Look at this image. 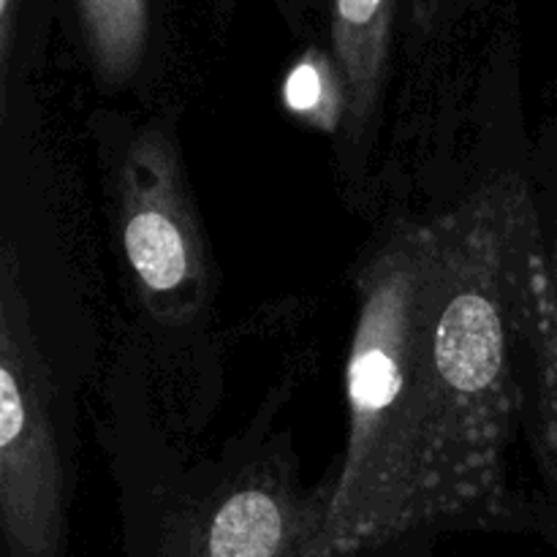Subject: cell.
<instances>
[{
	"mask_svg": "<svg viewBox=\"0 0 557 557\" xmlns=\"http://www.w3.org/2000/svg\"><path fill=\"white\" fill-rule=\"evenodd\" d=\"M544 232L495 174L395 221L357 275L348 438L315 557H381L449 528H504Z\"/></svg>",
	"mask_w": 557,
	"mask_h": 557,
	"instance_id": "obj_1",
	"label": "cell"
},
{
	"mask_svg": "<svg viewBox=\"0 0 557 557\" xmlns=\"http://www.w3.org/2000/svg\"><path fill=\"white\" fill-rule=\"evenodd\" d=\"M0 542L3 557H65L69 542L58 397L11 245L0 264Z\"/></svg>",
	"mask_w": 557,
	"mask_h": 557,
	"instance_id": "obj_2",
	"label": "cell"
},
{
	"mask_svg": "<svg viewBox=\"0 0 557 557\" xmlns=\"http://www.w3.org/2000/svg\"><path fill=\"white\" fill-rule=\"evenodd\" d=\"M324 515L326 484L256 457L163 511L128 557H315Z\"/></svg>",
	"mask_w": 557,
	"mask_h": 557,
	"instance_id": "obj_3",
	"label": "cell"
},
{
	"mask_svg": "<svg viewBox=\"0 0 557 557\" xmlns=\"http://www.w3.org/2000/svg\"><path fill=\"white\" fill-rule=\"evenodd\" d=\"M120 243L158 321H188L210 292L205 237L177 147L161 128L131 139L117 174Z\"/></svg>",
	"mask_w": 557,
	"mask_h": 557,
	"instance_id": "obj_4",
	"label": "cell"
},
{
	"mask_svg": "<svg viewBox=\"0 0 557 557\" xmlns=\"http://www.w3.org/2000/svg\"><path fill=\"white\" fill-rule=\"evenodd\" d=\"M392 0H335L332 52L346 128L362 136L373 123L389 69Z\"/></svg>",
	"mask_w": 557,
	"mask_h": 557,
	"instance_id": "obj_5",
	"label": "cell"
},
{
	"mask_svg": "<svg viewBox=\"0 0 557 557\" xmlns=\"http://www.w3.org/2000/svg\"><path fill=\"white\" fill-rule=\"evenodd\" d=\"M533 444L547 482L557 493V234L544 239L533 283L531 326Z\"/></svg>",
	"mask_w": 557,
	"mask_h": 557,
	"instance_id": "obj_6",
	"label": "cell"
},
{
	"mask_svg": "<svg viewBox=\"0 0 557 557\" xmlns=\"http://www.w3.org/2000/svg\"><path fill=\"white\" fill-rule=\"evenodd\" d=\"M82 38L103 85L139 71L150 38V0H76Z\"/></svg>",
	"mask_w": 557,
	"mask_h": 557,
	"instance_id": "obj_7",
	"label": "cell"
},
{
	"mask_svg": "<svg viewBox=\"0 0 557 557\" xmlns=\"http://www.w3.org/2000/svg\"><path fill=\"white\" fill-rule=\"evenodd\" d=\"M332 69L330 63H321V60H302L297 69L292 71L288 76V87H286V96L288 103L294 109H319L321 101V90H324V82H330Z\"/></svg>",
	"mask_w": 557,
	"mask_h": 557,
	"instance_id": "obj_8",
	"label": "cell"
},
{
	"mask_svg": "<svg viewBox=\"0 0 557 557\" xmlns=\"http://www.w3.org/2000/svg\"><path fill=\"white\" fill-rule=\"evenodd\" d=\"M22 0H0V85H3V112H5V92H9V65L11 52H14V33L16 16H20Z\"/></svg>",
	"mask_w": 557,
	"mask_h": 557,
	"instance_id": "obj_9",
	"label": "cell"
}]
</instances>
